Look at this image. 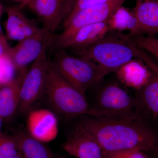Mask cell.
Here are the masks:
<instances>
[{"label": "cell", "instance_id": "4fadbf2b", "mask_svg": "<svg viewBox=\"0 0 158 158\" xmlns=\"http://www.w3.org/2000/svg\"><path fill=\"white\" fill-rule=\"evenodd\" d=\"M138 57L152 71V74L148 81L138 90L137 100L138 106L154 118L158 117V64L147 52L138 48ZM139 109V108H138Z\"/></svg>", "mask_w": 158, "mask_h": 158}, {"label": "cell", "instance_id": "44dd1931", "mask_svg": "<svg viewBox=\"0 0 158 158\" xmlns=\"http://www.w3.org/2000/svg\"><path fill=\"white\" fill-rule=\"evenodd\" d=\"M131 38L138 47L152 55L158 61V38L144 35H138Z\"/></svg>", "mask_w": 158, "mask_h": 158}, {"label": "cell", "instance_id": "5b68a950", "mask_svg": "<svg viewBox=\"0 0 158 158\" xmlns=\"http://www.w3.org/2000/svg\"><path fill=\"white\" fill-rule=\"evenodd\" d=\"M51 42L46 44L23 79L18 109L21 114L28 113L33 105L43 94L50 62L47 56V50Z\"/></svg>", "mask_w": 158, "mask_h": 158}, {"label": "cell", "instance_id": "30bf717a", "mask_svg": "<svg viewBox=\"0 0 158 158\" xmlns=\"http://www.w3.org/2000/svg\"><path fill=\"white\" fill-rule=\"evenodd\" d=\"M112 31L109 19L80 28L65 39L51 42L57 49L77 51L88 47L103 38Z\"/></svg>", "mask_w": 158, "mask_h": 158}, {"label": "cell", "instance_id": "6da1fadb", "mask_svg": "<svg viewBox=\"0 0 158 158\" xmlns=\"http://www.w3.org/2000/svg\"><path fill=\"white\" fill-rule=\"evenodd\" d=\"M138 120L92 116L78 124L96 139L104 151L137 150L145 152L156 149L158 139L155 133Z\"/></svg>", "mask_w": 158, "mask_h": 158}, {"label": "cell", "instance_id": "ac0fdd59", "mask_svg": "<svg viewBox=\"0 0 158 158\" xmlns=\"http://www.w3.org/2000/svg\"><path fill=\"white\" fill-rule=\"evenodd\" d=\"M13 136L23 158H54L52 153L44 143L33 138L29 134L21 132Z\"/></svg>", "mask_w": 158, "mask_h": 158}, {"label": "cell", "instance_id": "3957f363", "mask_svg": "<svg viewBox=\"0 0 158 158\" xmlns=\"http://www.w3.org/2000/svg\"><path fill=\"white\" fill-rule=\"evenodd\" d=\"M74 52L96 63L106 75L116 72L138 59L137 46L131 38L121 31L113 30L94 44Z\"/></svg>", "mask_w": 158, "mask_h": 158}, {"label": "cell", "instance_id": "484cf974", "mask_svg": "<svg viewBox=\"0 0 158 158\" xmlns=\"http://www.w3.org/2000/svg\"><path fill=\"white\" fill-rule=\"evenodd\" d=\"M20 3V6L21 7H24L25 6H29L31 3V0H14Z\"/></svg>", "mask_w": 158, "mask_h": 158}, {"label": "cell", "instance_id": "f1b7e54d", "mask_svg": "<svg viewBox=\"0 0 158 158\" xmlns=\"http://www.w3.org/2000/svg\"><path fill=\"white\" fill-rule=\"evenodd\" d=\"M13 158H23V156H22V155L20 153L18 155L16 156L15 157Z\"/></svg>", "mask_w": 158, "mask_h": 158}, {"label": "cell", "instance_id": "52a82bcc", "mask_svg": "<svg viewBox=\"0 0 158 158\" xmlns=\"http://www.w3.org/2000/svg\"><path fill=\"white\" fill-rule=\"evenodd\" d=\"M98 110L115 114L121 118H140L137 100L120 85L112 83L105 85L97 97Z\"/></svg>", "mask_w": 158, "mask_h": 158}, {"label": "cell", "instance_id": "7a4b0ae2", "mask_svg": "<svg viewBox=\"0 0 158 158\" xmlns=\"http://www.w3.org/2000/svg\"><path fill=\"white\" fill-rule=\"evenodd\" d=\"M43 94L54 112L63 118L78 116L116 117L113 113L91 107L85 94L65 81L50 60Z\"/></svg>", "mask_w": 158, "mask_h": 158}, {"label": "cell", "instance_id": "d6986e66", "mask_svg": "<svg viewBox=\"0 0 158 158\" xmlns=\"http://www.w3.org/2000/svg\"><path fill=\"white\" fill-rule=\"evenodd\" d=\"M111 30L123 31H131L136 24V19L132 11L122 6L109 19Z\"/></svg>", "mask_w": 158, "mask_h": 158}, {"label": "cell", "instance_id": "cb8c5ba5", "mask_svg": "<svg viewBox=\"0 0 158 158\" xmlns=\"http://www.w3.org/2000/svg\"><path fill=\"white\" fill-rule=\"evenodd\" d=\"M110 1L111 0H76L73 9L69 14L73 13L81 9L100 5V4L107 2Z\"/></svg>", "mask_w": 158, "mask_h": 158}, {"label": "cell", "instance_id": "e0dca14e", "mask_svg": "<svg viewBox=\"0 0 158 158\" xmlns=\"http://www.w3.org/2000/svg\"><path fill=\"white\" fill-rule=\"evenodd\" d=\"M116 72L126 85L138 90L148 81L152 74V71L139 58L131 61Z\"/></svg>", "mask_w": 158, "mask_h": 158}, {"label": "cell", "instance_id": "1f68e13d", "mask_svg": "<svg viewBox=\"0 0 158 158\" xmlns=\"http://www.w3.org/2000/svg\"><path fill=\"white\" fill-rule=\"evenodd\" d=\"M156 158H158V156L157 157H156Z\"/></svg>", "mask_w": 158, "mask_h": 158}, {"label": "cell", "instance_id": "ba28073f", "mask_svg": "<svg viewBox=\"0 0 158 158\" xmlns=\"http://www.w3.org/2000/svg\"><path fill=\"white\" fill-rule=\"evenodd\" d=\"M52 35L42 27L36 34L19 41L11 48L9 56L16 70L19 72L25 70L30 63H33L46 44L51 42Z\"/></svg>", "mask_w": 158, "mask_h": 158}, {"label": "cell", "instance_id": "7c38bea8", "mask_svg": "<svg viewBox=\"0 0 158 158\" xmlns=\"http://www.w3.org/2000/svg\"><path fill=\"white\" fill-rule=\"evenodd\" d=\"M63 148L76 158H104V151L96 139L78 124L63 144Z\"/></svg>", "mask_w": 158, "mask_h": 158}, {"label": "cell", "instance_id": "f546056e", "mask_svg": "<svg viewBox=\"0 0 158 158\" xmlns=\"http://www.w3.org/2000/svg\"><path fill=\"white\" fill-rule=\"evenodd\" d=\"M2 119L0 117V132H1V128H2Z\"/></svg>", "mask_w": 158, "mask_h": 158}, {"label": "cell", "instance_id": "4dcf8cb0", "mask_svg": "<svg viewBox=\"0 0 158 158\" xmlns=\"http://www.w3.org/2000/svg\"><path fill=\"white\" fill-rule=\"evenodd\" d=\"M2 82H1V77H0V87L2 86Z\"/></svg>", "mask_w": 158, "mask_h": 158}, {"label": "cell", "instance_id": "d4e9b609", "mask_svg": "<svg viewBox=\"0 0 158 158\" xmlns=\"http://www.w3.org/2000/svg\"><path fill=\"white\" fill-rule=\"evenodd\" d=\"M11 48L6 37L5 36H0V57L9 56Z\"/></svg>", "mask_w": 158, "mask_h": 158}, {"label": "cell", "instance_id": "277c9868", "mask_svg": "<svg viewBox=\"0 0 158 158\" xmlns=\"http://www.w3.org/2000/svg\"><path fill=\"white\" fill-rule=\"evenodd\" d=\"M52 64L69 84L82 93L107 75L97 64L80 56L69 54L66 50L57 49Z\"/></svg>", "mask_w": 158, "mask_h": 158}, {"label": "cell", "instance_id": "4316f807", "mask_svg": "<svg viewBox=\"0 0 158 158\" xmlns=\"http://www.w3.org/2000/svg\"><path fill=\"white\" fill-rule=\"evenodd\" d=\"M3 10V6L2 5V3L0 2V19H1V17H2V15Z\"/></svg>", "mask_w": 158, "mask_h": 158}, {"label": "cell", "instance_id": "8992f818", "mask_svg": "<svg viewBox=\"0 0 158 158\" xmlns=\"http://www.w3.org/2000/svg\"><path fill=\"white\" fill-rule=\"evenodd\" d=\"M126 1L111 0L69 14L64 21L63 31L58 35H53L52 42L65 39L84 26L108 20Z\"/></svg>", "mask_w": 158, "mask_h": 158}, {"label": "cell", "instance_id": "9a60e30c", "mask_svg": "<svg viewBox=\"0 0 158 158\" xmlns=\"http://www.w3.org/2000/svg\"><path fill=\"white\" fill-rule=\"evenodd\" d=\"M21 8L14 6L6 9V35L9 39L18 42L36 34L41 29L23 13Z\"/></svg>", "mask_w": 158, "mask_h": 158}, {"label": "cell", "instance_id": "603a6c76", "mask_svg": "<svg viewBox=\"0 0 158 158\" xmlns=\"http://www.w3.org/2000/svg\"><path fill=\"white\" fill-rule=\"evenodd\" d=\"M104 158H149L144 152L137 150L104 151Z\"/></svg>", "mask_w": 158, "mask_h": 158}, {"label": "cell", "instance_id": "9c48e42d", "mask_svg": "<svg viewBox=\"0 0 158 158\" xmlns=\"http://www.w3.org/2000/svg\"><path fill=\"white\" fill-rule=\"evenodd\" d=\"M76 0H31L29 6L43 23V27L53 34L64 23Z\"/></svg>", "mask_w": 158, "mask_h": 158}, {"label": "cell", "instance_id": "8fae6325", "mask_svg": "<svg viewBox=\"0 0 158 158\" xmlns=\"http://www.w3.org/2000/svg\"><path fill=\"white\" fill-rule=\"evenodd\" d=\"M27 127L29 135L44 143L55 140L59 131L56 114L45 109L32 110L29 112Z\"/></svg>", "mask_w": 158, "mask_h": 158}, {"label": "cell", "instance_id": "5bb4252c", "mask_svg": "<svg viewBox=\"0 0 158 158\" xmlns=\"http://www.w3.org/2000/svg\"><path fill=\"white\" fill-rule=\"evenodd\" d=\"M132 11L136 24L128 34L130 37L158 34V0H136L135 6Z\"/></svg>", "mask_w": 158, "mask_h": 158}, {"label": "cell", "instance_id": "83f0119b", "mask_svg": "<svg viewBox=\"0 0 158 158\" xmlns=\"http://www.w3.org/2000/svg\"><path fill=\"white\" fill-rule=\"evenodd\" d=\"M5 36L3 34L2 30V27H1V24H0V36Z\"/></svg>", "mask_w": 158, "mask_h": 158}, {"label": "cell", "instance_id": "7402d4cb", "mask_svg": "<svg viewBox=\"0 0 158 158\" xmlns=\"http://www.w3.org/2000/svg\"><path fill=\"white\" fill-rule=\"evenodd\" d=\"M16 70L9 56L0 57V77L2 85L15 78Z\"/></svg>", "mask_w": 158, "mask_h": 158}, {"label": "cell", "instance_id": "2e32d148", "mask_svg": "<svg viewBox=\"0 0 158 158\" xmlns=\"http://www.w3.org/2000/svg\"><path fill=\"white\" fill-rule=\"evenodd\" d=\"M27 72H20L18 77L0 87V117L2 120L11 119L18 110L21 85Z\"/></svg>", "mask_w": 158, "mask_h": 158}, {"label": "cell", "instance_id": "ffe728a7", "mask_svg": "<svg viewBox=\"0 0 158 158\" xmlns=\"http://www.w3.org/2000/svg\"><path fill=\"white\" fill-rule=\"evenodd\" d=\"M19 153L14 136L0 132V158H13Z\"/></svg>", "mask_w": 158, "mask_h": 158}]
</instances>
